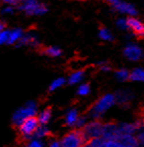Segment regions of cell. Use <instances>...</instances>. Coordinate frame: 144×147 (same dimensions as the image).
Here are the masks:
<instances>
[{
  "mask_svg": "<svg viewBox=\"0 0 144 147\" xmlns=\"http://www.w3.org/2000/svg\"><path fill=\"white\" fill-rule=\"evenodd\" d=\"M113 7H114L117 11H119V12L127 13V14H130V15L137 14V10H136L133 5L129 4V3H126V2H122L120 0H119L115 5H113Z\"/></svg>",
  "mask_w": 144,
  "mask_h": 147,
  "instance_id": "30bf717a",
  "label": "cell"
},
{
  "mask_svg": "<svg viewBox=\"0 0 144 147\" xmlns=\"http://www.w3.org/2000/svg\"><path fill=\"white\" fill-rule=\"evenodd\" d=\"M129 79L133 81H144V70L135 69L130 73Z\"/></svg>",
  "mask_w": 144,
  "mask_h": 147,
  "instance_id": "ffe728a7",
  "label": "cell"
},
{
  "mask_svg": "<svg viewBox=\"0 0 144 147\" xmlns=\"http://www.w3.org/2000/svg\"><path fill=\"white\" fill-rule=\"evenodd\" d=\"M22 30L20 28H14L13 30L9 32V38H8V42L7 44L9 45H13V44L17 43V42L20 41V38L22 37Z\"/></svg>",
  "mask_w": 144,
  "mask_h": 147,
  "instance_id": "4fadbf2b",
  "label": "cell"
},
{
  "mask_svg": "<svg viewBox=\"0 0 144 147\" xmlns=\"http://www.w3.org/2000/svg\"><path fill=\"white\" fill-rule=\"evenodd\" d=\"M116 102L115 96L113 94H105L101 97L97 102L91 109V115L93 118H99L103 115V113L110 109L113 105Z\"/></svg>",
  "mask_w": 144,
  "mask_h": 147,
  "instance_id": "7a4b0ae2",
  "label": "cell"
},
{
  "mask_svg": "<svg viewBox=\"0 0 144 147\" xmlns=\"http://www.w3.org/2000/svg\"><path fill=\"white\" fill-rule=\"evenodd\" d=\"M28 146H30V147H41V146H44V143L42 142L41 140H39V139L34 138L32 140H30V142H28Z\"/></svg>",
  "mask_w": 144,
  "mask_h": 147,
  "instance_id": "f546056e",
  "label": "cell"
},
{
  "mask_svg": "<svg viewBox=\"0 0 144 147\" xmlns=\"http://www.w3.org/2000/svg\"><path fill=\"white\" fill-rule=\"evenodd\" d=\"M38 5H39V3H37V1H24V3L20 7V9L26 12V14L36 15Z\"/></svg>",
  "mask_w": 144,
  "mask_h": 147,
  "instance_id": "8fae6325",
  "label": "cell"
},
{
  "mask_svg": "<svg viewBox=\"0 0 144 147\" xmlns=\"http://www.w3.org/2000/svg\"><path fill=\"white\" fill-rule=\"evenodd\" d=\"M3 30H5V24H3L2 22H0V32Z\"/></svg>",
  "mask_w": 144,
  "mask_h": 147,
  "instance_id": "74e56055",
  "label": "cell"
},
{
  "mask_svg": "<svg viewBox=\"0 0 144 147\" xmlns=\"http://www.w3.org/2000/svg\"><path fill=\"white\" fill-rule=\"evenodd\" d=\"M101 70H103V71H109V70H111V67H109V66H103V67H101Z\"/></svg>",
  "mask_w": 144,
  "mask_h": 147,
  "instance_id": "8d00e7d4",
  "label": "cell"
},
{
  "mask_svg": "<svg viewBox=\"0 0 144 147\" xmlns=\"http://www.w3.org/2000/svg\"><path fill=\"white\" fill-rule=\"evenodd\" d=\"M36 114H37V105H36V102H28L24 107L15 111L12 117V122L15 126H18L26 119L32 117V116H36Z\"/></svg>",
  "mask_w": 144,
  "mask_h": 147,
  "instance_id": "6da1fadb",
  "label": "cell"
},
{
  "mask_svg": "<svg viewBox=\"0 0 144 147\" xmlns=\"http://www.w3.org/2000/svg\"><path fill=\"white\" fill-rule=\"evenodd\" d=\"M89 91H91L89 85H88L87 83H84V84L79 86V88H78V90H77V93L79 95H86L89 93Z\"/></svg>",
  "mask_w": 144,
  "mask_h": 147,
  "instance_id": "4316f807",
  "label": "cell"
},
{
  "mask_svg": "<svg viewBox=\"0 0 144 147\" xmlns=\"http://www.w3.org/2000/svg\"><path fill=\"white\" fill-rule=\"evenodd\" d=\"M50 146H51V147H59V146H61V141H57V140L51 141V143H50Z\"/></svg>",
  "mask_w": 144,
  "mask_h": 147,
  "instance_id": "e575fe53",
  "label": "cell"
},
{
  "mask_svg": "<svg viewBox=\"0 0 144 147\" xmlns=\"http://www.w3.org/2000/svg\"><path fill=\"white\" fill-rule=\"evenodd\" d=\"M83 76H84L83 71H76L74 73H72L68 79L69 84H76V83L80 82L83 79Z\"/></svg>",
  "mask_w": 144,
  "mask_h": 147,
  "instance_id": "d6986e66",
  "label": "cell"
},
{
  "mask_svg": "<svg viewBox=\"0 0 144 147\" xmlns=\"http://www.w3.org/2000/svg\"><path fill=\"white\" fill-rule=\"evenodd\" d=\"M8 38H9V30H1V32H0V46L7 44Z\"/></svg>",
  "mask_w": 144,
  "mask_h": 147,
  "instance_id": "484cf974",
  "label": "cell"
},
{
  "mask_svg": "<svg viewBox=\"0 0 144 147\" xmlns=\"http://www.w3.org/2000/svg\"><path fill=\"white\" fill-rule=\"evenodd\" d=\"M124 55L129 60L138 61L143 57V51L135 45H129L124 49Z\"/></svg>",
  "mask_w": 144,
  "mask_h": 147,
  "instance_id": "52a82bcc",
  "label": "cell"
},
{
  "mask_svg": "<svg viewBox=\"0 0 144 147\" xmlns=\"http://www.w3.org/2000/svg\"><path fill=\"white\" fill-rule=\"evenodd\" d=\"M103 126V125L101 124V122L97 121V120H95V121H91L89 123L85 124L84 127L82 128V131H83V134L85 136L86 140L101 136Z\"/></svg>",
  "mask_w": 144,
  "mask_h": 147,
  "instance_id": "5b68a950",
  "label": "cell"
},
{
  "mask_svg": "<svg viewBox=\"0 0 144 147\" xmlns=\"http://www.w3.org/2000/svg\"><path fill=\"white\" fill-rule=\"evenodd\" d=\"M117 140L120 142L121 147H135L139 145L137 138L134 137L133 134H122V133H119Z\"/></svg>",
  "mask_w": 144,
  "mask_h": 147,
  "instance_id": "9c48e42d",
  "label": "cell"
},
{
  "mask_svg": "<svg viewBox=\"0 0 144 147\" xmlns=\"http://www.w3.org/2000/svg\"><path fill=\"white\" fill-rule=\"evenodd\" d=\"M117 26L121 28V30H128L129 26H128L127 24V20H124V18H121L117 22Z\"/></svg>",
  "mask_w": 144,
  "mask_h": 147,
  "instance_id": "4dcf8cb0",
  "label": "cell"
},
{
  "mask_svg": "<svg viewBox=\"0 0 144 147\" xmlns=\"http://www.w3.org/2000/svg\"><path fill=\"white\" fill-rule=\"evenodd\" d=\"M48 11V8L45 6L44 4H39L38 5V8L37 11H36V15H42V14H45L46 12Z\"/></svg>",
  "mask_w": 144,
  "mask_h": 147,
  "instance_id": "1f68e13d",
  "label": "cell"
},
{
  "mask_svg": "<svg viewBox=\"0 0 144 147\" xmlns=\"http://www.w3.org/2000/svg\"><path fill=\"white\" fill-rule=\"evenodd\" d=\"M137 141H138V144L139 145H142L144 146V127H142L140 130L137 131Z\"/></svg>",
  "mask_w": 144,
  "mask_h": 147,
  "instance_id": "83f0119b",
  "label": "cell"
},
{
  "mask_svg": "<svg viewBox=\"0 0 144 147\" xmlns=\"http://www.w3.org/2000/svg\"><path fill=\"white\" fill-rule=\"evenodd\" d=\"M99 38L101 40H105V41H113L114 40L110 30L105 28H103V26L99 28Z\"/></svg>",
  "mask_w": 144,
  "mask_h": 147,
  "instance_id": "603a6c76",
  "label": "cell"
},
{
  "mask_svg": "<svg viewBox=\"0 0 144 147\" xmlns=\"http://www.w3.org/2000/svg\"><path fill=\"white\" fill-rule=\"evenodd\" d=\"M64 83H65L64 78H57V79H55L53 82L51 83V85H50V87H49V91H54L55 89L62 86Z\"/></svg>",
  "mask_w": 144,
  "mask_h": 147,
  "instance_id": "d4e9b609",
  "label": "cell"
},
{
  "mask_svg": "<svg viewBox=\"0 0 144 147\" xmlns=\"http://www.w3.org/2000/svg\"><path fill=\"white\" fill-rule=\"evenodd\" d=\"M119 135L118 126L114 123H107L103 126V133L101 137H103L107 140H117V137Z\"/></svg>",
  "mask_w": 144,
  "mask_h": 147,
  "instance_id": "8992f818",
  "label": "cell"
},
{
  "mask_svg": "<svg viewBox=\"0 0 144 147\" xmlns=\"http://www.w3.org/2000/svg\"><path fill=\"white\" fill-rule=\"evenodd\" d=\"M129 71L126 69H120L119 71L116 72V77L118 80H120V81H125V80H127L128 78H129Z\"/></svg>",
  "mask_w": 144,
  "mask_h": 147,
  "instance_id": "cb8c5ba5",
  "label": "cell"
},
{
  "mask_svg": "<svg viewBox=\"0 0 144 147\" xmlns=\"http://www.w3.org/2000/svg\"><path fill=\"white\" fill-rule=\"evenodd\" d=\"M87 144H85L86 146H91V147H105V139L103 137H95V138H91L89 140L86 141Z\"/></svg>",
  "mask_w": 144,
  "mask_h": 147,
  "instance_id": "2e32d148",
  "label": "cell"
},
{
  "mask_svg": "<svg viewBox=\"0 0 144 147\" xmlns=\"http://www.w3.org/2000/svg\"><path fill=\"white\" fill-rule=\"evenodd\" d=\"M13 11H14V9H13L12 5H7V6H5L4 8L2 9L1 12H2L3 14H12Z\"/></svg>",
  "mask_w": 144,
  "mask_h": 147,
  "instance_id": "d6a6232c",
  "label": "cell"
},
{
  "mask_svg": "<svg viewBox=\"0 0 144 147\" xmlns=\"http://www.w3.org/2000/svg\"><path fill=\"white\" fill-rule=\"evenodd\" d=\"M85 124H86L85 117H78L77 120H76V122H75V124H74V126H75L77 129H82Z\"/></svg>",
  "mask_w": 144,
  "mask_h": 147,
  "instance_id": "f1b7e54d",
  "label": "cell"
},
{
  "mask_svg": "<svg viewBox=\"0 0 144 147\" xmlns=\"http://www.w3.org/2000/svg\"><path fill=\"white\" fill-rule=\"evenodd\" d=\"M86 138L83 134V131L80 129L74 130L72 132L66 134L61 140V146L64 147H78L85 145Z\"/></svg>",
  "mask_w": 144,
  "mask_h": 147,
  "instance_id": "3957f363",
  "label": "cell"
},
{
  "mask_svg": "<svg viewBox=\"0 0 144 147\" xmlns=\"http://www.w3.org/2000/svg\"><path fill=\"white\" fill-rule=\"evenodd\" d=\"M115 100L121 105L128 104V102H130L131 100V93L129 91H119L117 93V95L115 96Z\"/></svg>",
  "mask_w": 144,
  "mask_h": 147,
  "instance_id": "5bb4252c",
  "label": "cell"
},
{
  "mask_svg": "<svg viewBox=\"0 0 144 147\" xmlns=\"http://www.w3.org/2000/svg\"><path fill=\"white\" fill-rule=\"evenodd\" d=\"M119 133L122 134H134L136 131V128L134 126V124H123L120 127H118Z\"/></svg>",
  "mask_w": 144,
  "mask_h": 147,
  "instance_id": "e0dca14e",
  "label": "cell"
},
{
  "mask_svg": "<svg viewBox=\"0 0 144 147\" xmlns=\"http://www.w3.org/2000/svg\"><path fill=\"white\" fill-rule=\"evenodd\" d=\"M3 2L7 5H15L20 2V0H3Z\"/></svg>",
  "mask_w": 144,
  "mask_h": 147,
  "instance_id": "836d02e7",
  "label": "cell"
},
{
  "mask_svg": "<svg viewBox=\"0 0 144 147\" xmlns=\"http://www.w3.org/2000/svg\"><path fill=\"white\" fill-rule=\"evenodd\" d=\"M18 45L20 46H24V45H32V46H39L40 43L39 41L37 40V38L34 37V36L32 35H26L24 36L22 35V37L20 38V40L18 42Z\"/></svg>",
  "mask_w": 144,
  "mask_h": 147,
  "instance_id": "7c38bea8",
  "label": "cell"
},
{
  "mask_svg": "<svg viewBox=\"0 0 144 147\" xmlns=\"http://www.w3.org/2000/svg\"><path fill=\"white\" fill-rule=\"evenodd\" d=\"M127 24L130 30H132V32L137 36L138 38L144 39V24L141 22L140 20H136L134 18H127Z\"/></svg>",
  "mask_w": 144,
  "mask_h": 147,
  "instance_id": "ba28073f",
  "label": "cell"
},
{
  "mask_svg": "<svg viewBox=\"0 0 144 147\" xmlns=\"http://www.w3.org/2000/svg\"><path fill=\"white\" fill-rule=\"evenodd\" d=\"M103 1H105V2H107V3H110V4L113 6V5H115L117 2H118L119 0H103Z\"/></svg>",
  "mask_w": 144,
  "mask_h": 147,
  "instance_id": "d590c367",
  "label": "cell"
},
{
  "mask_svg": "<svg viewBox=\"0 0 144 147\" xmlns=\"http://www.w3.org/2000/svg\"><path fill=\"white\" fill-rule=\"evenodd\" d=\"M78 118V114L76 112V110H70L66 115V119H65V122L68 126H73L75 124L76 120Z\"/></svg>",
  "mask_w": 144,
  "mask_h": 147,
  "instance_id": "ac0fdd59",
  "label": "cell"
},
{
  "mask_svg": "<svg viewBox=\"0 0 144 147\" xmlns=\"http://www.w3.org/2000/svg\"><path fill=\"white\" fill-rule=\"evenodd\" d=\"M49 133H50L49 130H48L45 126H44V125L40 126L39 125V127L37 128V130L34 131L32 137H34V138H37V139H41V138H43V137L48 136V135H49Z\"/></svg>",
  "mask_w": 144,
  "mask_h": 147,
  "instance_id": "44dd1931",
  "label": "cell"
},
{
  "mask_svg": "<svg viewBox=\"0 0 144 147\" xmlns=\"http://www.w3.org/2000/svg\"><path fill=\"white\" fill-rule=\"evenodd\" d=\"M51 115H52L51 109L50 108L45 109V110L39 115L38 121H39V123L41 124V125H46V124L50 121V119H51Z\"/></svg>",
  "mask_w": 144,
  "mask_h": 147,
  "instance_id": "9a60e30c",
  "label": "cell"
},
{
  "mask_svg": "<svg viewBox=\"0 0 144 147\" xmlns=\"http://www.w3.org/2000/svg\"><path fill=\"white\" fill-rule=\"evenodd\" d=\"M24 1H37V0H24Z\"/></svg>",
  "mask_w": 144,
  "mask_h": 147,
  "instance_id": "f35d334b",
  "label": "cell"
},
{
  "mask_svg": "<svg viewBox=\"0 0 144 147\" xmlns=\"http://www.w3.org/2000/svg\"><path fill=\"white\" fill-rule=\"evenodd\" d=\"M40 123L38 121V118H36L34 116L30 117L28 119H26L24 122L17 126L18 129H20V134L24 136V139H32V135H34V131L37 130V128L39 127Z\"/></svg>",
  "mask_w": 144,
  "mask_h": 147,
  "instance_id": "277c9868",
  "label": "cell"
},
{
  "mask_svg": "<svg viewBox=\"0 0 144 147\" xmlns=\"http://www.w3.org/2000/svg\"><path fill=\"white\" fill-rule=\"evenodd\" d=\"M44 54L48 55L50 57H58L62 54V51L57 47H48L44 49Z\"/></svg>",
  "mask_w": 144,
  "mask_h": 147,
  "instance_id": "7402d4cb",
  "label": "cell"
}]
</instances>
